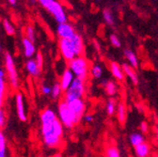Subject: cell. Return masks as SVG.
<instances>
[{
    "label": "cell",
    "mask_w": 158,
    "mask_h": 157,
    "mask_svg": "<svg viewBox=\"0 0 158 157\" xmlns=\"http://www.w3.org/2000/svg\"><path fill=\"white\" fill-rule=\"evenodd\" d=\"M6 123V115L5 112L0 108V129H2Z\"/></svg>",
    "instance_id": "obj_31"
},
{
    "label": "cell",
    "mask_w": 158,
    "mask_h": 157,
    "mask_svg": "<svg viewBox=\"0 0 158 157\" xmlns=\"http://www.w3.org/2000/svg\"><path fill=\"white\" fill-rule=\"evenodd\" d=\"M23 46H24V52H25V56L28 58H30L36 52L35 46H34V43L31 42L30 40H28L27 38L23 39Z\"/></svg>",
    "instance_id": "obj_14"
},
{
    "label": "cell",
    "mask_w": 158,
    "mask_h": 157,
    "mask_svg": "<svg viewBox=\"0 0 158 157\" xmlns=\"http://www.w3.org/2000/svg\"><path fill=\"white\" fill-rule=\"evenodd\" d=\"M124 54H125V56L126 58L129 60L130 64L134 67V68H137L138 66V61H137V57L135 55V53L131 50H125L124 51Z\"/></svg>",
    "instance_id": "obj_19"
},
{
    "label": "cell",
    "mask_w": 158,
    "mask_h": 157,
    "mask_svg": "<svg viewBox=\"0 0 158 157\" xmlns=\"http://www.w3.org/2000/svg\"><path fill=\"white\" fill-rule=\"evenodd\" d=\"M39 2L54 16L58 24L67 22V15L63 10V7L56 0H39Z\"/></svg>",
    "instance_id": "obj_3"
},
{
    "label": "cell",
    "mask_w": 158,
    "mask_h": 157,
    "mask_svg": "<svg viewBox=\"0 0 158 157\" xmlns=\"http://www.w3.org/2000/svg\"><path fill=\"white\" fill-rule=\"evenodd\" d=\"M58 115L59 120L62 122L63 126L68 129L73 128L80 122V119L72 111V109L68 106L67 103L64 100L58 105Z\"/></svg>",
    "instance_id": "obj_2"
},
{
    "label": "cell",
    "mask_w": 158,
    "mask_h": 157,
    "mask_svg": "<svg viewBox=\"0 0 158 157\" xmlns=\"http://www.w3.org/2000/svg\"><path fill=\"white\" fill-rule=\"evenodd\" d=\"M2 51V47H1V45H0V52Z\"/></svg>",
    "instance_id": "obj_42"
},
{
    "label": "cell",
    "mask_w": 158,
    "mask_h": 157,
    "mask_svg": "<svg viewBox=\"0 0 158 157\" xmlns=\"http://www.w3.org/2000/svg\"><path fill=\"white\" fill-rule=\"evenodd\" d=\"M106 157H121L120 151H118V150L114 146H109L106 148Z\"/></svg>",
    "instance_id": "obj_24"
},
{
    "label": "cell",
    "mask_w": 158,
    "mask_h": 157,
    "mask_svg": "<svg viewBox=\"0 0 158 157\" xmlns=\"http://www.w3.org/2000/svg\"><path fill=\"white\" fill-rule=\"evenodd\" d=\"M57 119L55 112L49 108L44 109L41 115L42 134L44 144L49 148H56L61 142V136H59L55 130V121Z\"/></svg>",
    "instance_id": "obj_1"
},
{
    "label": "cell",
    "mask_w": 158,
    "mask_h": 157,
    "mask_svg": "<svg viewBox=\"0 0 158 157\" xmlns=\"http://www.w3.org/2000/svg\"><path fill=\"white\" fill-rule=\"evenodd\" d=\"M26 38H27L28 40H30L33 43L35 41V32H34V28L31 26H28L26 28Z\"/></svg>",
    "instance_id": "obj_27"
},
{
    "label": "cell",
    "mask_w": 158,
    "mask_h": 157,
    "mask_svg": "<svg viewBox=\"0 0 158 157\" xmlns=\"http://www.w3.org/2000/svg\"><path fill=\"white\" fill-rule=\"evenodd\" d=\"M5 68L8 72V77L10 83L13 89H17L19 85V79H18V73L16 70V66L13 60V57L10 53L5 54Z\"/></svg>",
    "instance_id": "obj_6"
},
{
    "label": "cell",
    "mask_w": 158,
    "mask_h": 157,
    "mask_svg": "<svg viewBox=\"0 0 158 157\" xmlns=\"http://www.w3.org/2000/svg\"><path fill=\"white\" fill-rule=\"evenodd\" d=\"M8 1H9L10 4H11V5H13V6L16 4V0H8Z\"/></svg>",
    "instance_id": "obj_39"
},
{
    "label": "cell",
    "mask_w": 158,
    "mask_h": 157,
    "mask_svg": "<svg viewBox=\"0 0 158 157\" xmlns=\"http://www.w3.org/2000/svg\"><path fill=\"white\" fill-rule=\"evenodd\" d=\"M58 45H59L60 53H61V55L64 57L65 60L71 61L72 60H73L74 57H76L70 39H60V41H59V43H58Z\"/></svg>",
    "instance_id": "obj_7"
},
{
    "label": "cell",
    "mask_w": 158,
    "mask_h": 157,
    "mask_svg": "<svg viewBox=\"0 0 158 157\" xmlns=\"http://www.w3.org/2000/svg\"><path fill=\"white\" fill-rule=\"evenodd\" d=\"M103 16H104V19H105V21L106 22V24L112 26L114 24V18H113V15L111 13V11L107 9L104 10L103 11Z\"/></svg>",
    "instance_id": "obj_25"
},
{
    "label": "cell",
    "mask_w": 158,
    "mask_h": 157,
    "mask_svg": "<svg viewBox=\"0 0 158 157\" xmlns=\"http://www.w3.org/2000/svg\"><path fill=\"white\" fill-rule=\"evenodd\" d=\"M68 105V106L72 109V111L81 120V118L86 110V105L85 102L82 100V98L79 99H73L70 101H65Z\"/></svg>",
    "instance_id": "obj_8"
},
{
    "label": "cell",
    "mask_w": 158,
    "mask_h": 157,
    "mask_svg": "<svg viewBox=\"0 0 158 157\" xmlns=\"http://www.w3.org/2000/svg\"><path fill=\"white\" fill-rule=\"evenodd\" d=\"M15 103H16V109L19 119L22 122L27 121V114L25 111V102H24V96L22 93H17L15 97Z\"/></svg>",
    "instance_id": "obj_10"
},
{
    "label": "cell",
    "mask_w": 158,
    "mask_h": 157,
    "mask_svg": "<svg viewBox=\"0 0 158 157\" xmlns=\"http://www.w3.org/2000/svg\"><path fill=\"white\" fill-rule=\"evenodd\" d=\"M71 42H72V44H73V50H74V53H75V56H81L84 52V43H83V39L80 35L78 34H74L71 39Z\"/></svg>",
    "instance_id": "obj_11"
},
{
    "label": "cell",
    "mask_w": 158,
    "mask_h": 157,
    "mask_svg": "<svg viewBox=\"0 0 158 157\" xmlns=\"http://www.w3.org/2000/svg\"><path fill=\"white\" fill-rule=\"evenodd\" d=\"M156 139L158 141V127H157V131H156Z\"/></svg>",
    "instance_id": "obj_41"
},
{
    "label": "cell",
    "mask_w": 158,
    "mask_h": 157,
    "mask_svg": "<svg viewBox=\"0 0 158 157\" xmlns=\"http://www.w3.org/2000/svg\"><path fill=\"white\" fill-rule=\"evenodd\" d=\"M123 72L130 78L135 85H136L138 83L137 74H136V72L135 71V68L133 66H130V65L124 63V64H123Z\"/></svg>",
    "instance_id": "obj_15"
},
{
    "label": "cell",
    "mask_w": 158,
    "mask_h": 157,
    "mask_svg": "<svg viewBox=\"0 0 158 157\" xmlns=\"http://www.w3.org/2000/svg\"><path fill=\"white\" fill-rule=\"evenodd\" d=\"M110 42H111L112 45H114L115 47H117V48L121 47L120 39H118L116 35H111V36H110Z\"/></svg>",
    "instance_id": "obj_30"
},
{
    "label": "cell",
    "mask_w": 158,
    "mask_h": 157,
    "mask_svg": "<svg viewBox=\"0 0 158 157\" xmlns=\"http://www.w3.org/2000/svg\"><path fill=\"white\" fill-rule=\"evenodd\" d=\"M36 60V62H37L39 68L42 70V69H43V64H44V57H43V55H42L41 52H38V53H37L36 60Z\"/></svg>",
    "instance_id": "obj_29"
},
{
    "label": "cell",
    "mask_w": 158,
    "mask_h": 157,
    "mask_svg": "<svg viewBox=\"0 0 158 157\" xmlns=\"http://www.w3.org/2000/svg\"><path fill=\"white\" fill-rule=\"evenodd\" d=\"M115 108H116V102L114 99H110L106 105V111H107V114L109 116L113 115L114 112H115Z\"/></svg>",
    "instance_id": "obj_26"
},
{
    "label": "cell",
    "mask_w": 158,
    "mask_h": 157,
    "mask_svg": "<svg viewBox=\"0 0 158 157\" xmlns=\"http://www.w3.org/2000/svg\"><path fill=\"white\" fill-rule=\"evenodd\" d=\"M5 90H6V89H1V88H0V108L2 107V105H3V103H4Z\"/></svg>",
    "instance_id": "obj_33"
},
{
    "label": "cell",
    "mask_w": 158,
    "mask_h": 157,
    "mask_svg": "<svg viewBox=\"0 0 158 157\" xmlns=\"http://www.w3.org/2000/svg\"><path fill=\"white\" fill-rule=\"evenodd\" d=\"M63 90H62V88H61V86H60V83H55L54 84V86H53V88H52V92H51V94H52V96H53V98H58L59 96L61 95V92H62Z\"/></svg>",
    "instance_id": "obj_23"
},
{
    "label": "cell",
    "mask_w": 158,
    "mask_h": 157,
    "mask_svg": "<svg viewBox=\"0 0 158 157\" xmlns=\"http://www.w3.org/2000/svg\"><path fill=\"white\" fill-rule=\"evenodd\" d=\"M73 72L70 70V69H67L64 71L62 76H61V80H60V86L62 88V90L65 91L68 89V88L71 86V84L73 83Z\"/></svg>",
    "instance_id": "obj_12"
},
{
    "label": "cell",
    "mask_w": 158,
    "mask_h": 157,
    "mask_svg": "<svg viewBox=\"0 0 158 157\" xmlns=\"http://www.w3.org/2000/svg\"><path fill=\"white\" fill-rule=\"evenodd\" d=\"M0 157H7L6 148H3V149L0 150Z\"/></svg>",
    "instance_id": "obj_37"
},
{
    "label": "cell",
    "mask_w": 158,
    "mask_h": 157,
    "mask_svg": "<svg viewBox=\"0 0 158 157\" xmlns=\"http://www.w3.org/2000/svg\"><path fill=\"white\" fill-rule=\"evenodd\" d=\"M117 117L118 121L121 124H123L126 121V107L123 103H120L118 105L117 109Z\"/></svg>",
    "instance_id": "obj_18"
},
{
    "label": "cell",
    "mask_w": 158,
    "mask_h": 157,
    "mask_svg": "<svg viewBox=\"0 0 158 157\" xmlns=\"http://www.w3.org/2000/svg\"><path fill=\"white\" fill-rule=\"evenodd\" d=\"M130 142L134 147H135L144 142V136L141 134H137V133L132 134L130 136Z\"/></svg>",
    "instance_id": "obj_20"
},
{
    "label": "cell",
    "mask_w": 158,
    "mask_h": 157,
    "mask_svg": "<svg viewBox=\"0 0 158 157\" xmlns=\"http://www.w3.org/2000/svg\"><path fill=\"white\" fill-rule=\"evenodd\" d=\"M85 93V80L79 77H75L71 86L65 90L64 101H70L73 99L82 98Z\"/></svg>",
    "instance_id": "obj_5"
},
{
    "label": "cell",
    "mask_w": 158,
    "mask_h": 157,
    "mask_svg": "<svg viewBox=\"0 0 158 157\" xmlns=\"http://www.w3.org/2000/svg\"><path fill=\"white\" fill-rule=\"evenodd\" d=\"M93 76L95 78H100L103 74V71H102V68L99 66V65H95L93 68H92V71H91Z\"/></svg>",
    "instance_id": "obj_28"
},
{
    "label": "cell",
    "mask_w": 158,
    "mask_h": 157,
    "mask_svg": "<svg viewBox=\"0 0 158 157\" xmlns=\"http://www.w3.org/2000/svg\"><path fill=\"white\" fill-rule=\"evenodd\" d=\"M5 76H6L5 72L0 68V79H5Z\"/></svg>",
    "instance_id": "obj_38"
},
{
    "label": "cell",
    "mask_w": 158,
    "mask_h": 157,
    "mask_svg": "<svg viewBox=\"0 0 158 157\" xmlns=\"http://www.w3.org/2000/svg\"><path fill=\"white\" fill-rule=\"evenodd\" d=\"M110 70L113 74V76L118 81H123L124 78V72L123 70V67H121L116 62H111L110 63Z\"/></svg>",
    "instance_id": "obj_13"
},
{
    "label": "cell",
    "mask_w": 158,
    "mask_h": 157,
    "mask_svg": "<svg viewBox=\"0 0 158 157\" xmlns=\"http://www.w3.org/2000/svg\"><path fill=\"white\" fill-rule=\"evenodd\" d=\"M56 32L60 39H71L75 34L73 27L67 22L59 24L56 28Z\"/></svg>",
    "instance_id": "obj_9"
},
{
    "label": "cell",
    "mask_w": 158,
    "mask_h": 157,
    "mask_svg": "<svg viewBox=\"0 0 158 157\" xmlns=\"http://www.w3.org/2000/svg\"><path fill=\"white\" fill-rule=\"evenodd\" d=\"M6 148V138L4 136V134L2 133L1 129H0V150Z\"/></svg>",
    "instance_id": "obj_32"
},
{
    "label": "cell",
    "mask_w": 158,
    "mask_h": 157,
    "mask_svg": "<svg viewBox=\"0 0 158 157\" xmlns=\"http://www.w3.org/2000/svg\"><path fill=\"white\" fill-rule=\"evenodd\" d=\"M105 86H106V91L107 95L113 96V95L116 94V92H117V87H116V84L113 81H107V82H106Z\"/></svg>",
    "instance_id": "obj_22"
},
{
    "label": "cell",
    "mask_w": 158,
    "mask_h": 157,
    "mask_svg": "<svg viewBox=\"0 0 158 157\" xmlns=\"http://www.w3.org/2000/svg\"><path fill=\"white\" fill-rule=\"evenodd\" d=\"M42 91H43V93H44V95H49V94H51V92H52V89H51L50 87H48V86L44 85V86L42 87Z\"/></svg>",
    "instance_id": "obj_34"
},
{
    "label": "cell",
    "mask_w": 158,
    "mask_h": 157,
    "mask_svg": "<svg viewBox=\"0 0 158 157\" xmlns=\"http://www.w3.org/2000/svg\"><path fill=\"white\" fill-rule=\"evenodd\" d=\"M26 68H27V71L28 72V73L34 77H37L39 74H40V72H41L42 70L39 68L36 60H30L29 58V60H27V64H26Z\"/></svg>",
    "instance_id": "obj_16"
},
{
    "label": "cell",
    "mask_w": 158,
    "mask_h": 157,
    "mask_svg": "<svg viewBox=\"0 0 158 157\" xmlns=\"http://www.w3.org/2000/svg\"><path fill=\"white\" fill-rule=\"evenodd\" d=\"M135 151L137 157H148L150 153V147L147 143L143 142L135 147Z\"/></svg>",
    "instance_id": "obj_17"
},
{
    "label": "cell",
    "mask_w": 158,
    "mask_h": 157,
    "mask_svg": "<svg viewBox=\"0 0 158 157\" xmlns=\"http://www.w3.org/2000/svg\"><path fill=\"white\" fill-rule=\"evenodd\" d=\"M3 27H4V30L7 33V35L13 36L15 34V28L8 19H4L3 20Z\"/></svg>",
    "instance_id": "obj_21"
},
{
    "label": "cell",
    "mask_w": 158,
    "mask_h": 157,
    "mask_svg": "<svg viewBox=\"0 0 158 157\" xmlns=\"http://www.w3.org/2000/svg\"><path fill=\"white\" fill-rule=\"evenodd\" d=\"M84 120H85L86 122H90L93 121V116L88 114V115H86V116L84 117Z\"/></svg>",
    "instance_id": "obj_36"
},
{
    "label": "cell",
    "mask_w": 158,
    "mask_h": 157,
    "mask_svg": "<svg viewBox=\"0 0 158 157\" xmlns=\"http://www.w3.org/2000/svg\"><path fill=\"white\" fill-rule=\"evenodd\" d=\"M69 69L76 77L86 80L89 73V62L85 57L79 56L69 61Z\"/></svg>",
    "instance_id": "obj_4"
},
{
    "label": "cell",
    "mask_w": 158,
    "mask_h": 157,
    "mask_svg": "<svg viewBox=\"0 0 158 157\" xmlns=\"http://www.w3.org/2000/svg\"><path fill=\"white\" fill-rule=\"evenodd\" d=\"M140 130L142 133H147L148 132V123L146 122H142L140 123Z\"/></svg>",
    "instance_id": "obj_35"
},
{
    "label": "cell",
    "mask_w": 158,
    "mask_h": 157,
    "mask_svg": "<svg viewBox=\"0 0 158 157\" xmlns=\"http://www.w3.org/2000/svg\"><path fill=\"white\" fill-rule=\"evenodd\" d=\"M53 157H61V154H60V153H56V154H55Z\"/></svg>",
    "instance_id": "obj_40"
}]
</instances>
